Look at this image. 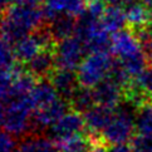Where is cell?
<instances>
[{
  "label": "cell",
  "mask_w": 152,
  "mask_h": 152,
  "mask_svg": "<svg viewBox=\"0 0 152 152\" xmlns=\"http://www.w3.org/2000/svg\"><path fill=\"white\" fill-rule=\"evenodd\" d=\"M94 103L98 106L115 110L123 99H126V88L117 80L108 77L98 86L92 88Z\"/></svg>",
  "instance_id": "6"
},
{
  "label": "cell",
  "mask_w": 152,
  "mask_h": 152,
  "mask_svg": "<svg viewBox=\"0 0 152 152\" xmlns=\"http://www.w3.org/2000/svg\"><path fill=\"white\" fill-rule=\"evenodd\" d=\"M49 80L58 92L59 97H62L67 101L72 98L74 92L79 88L77 72H74V70L56 68V70L49 77Z\"/></svg>",
  "instance_id": "10"
},
{
  "label": "cell",
  "mask_w": 152,
  "mask_h": 152,
  "mask_svg": "<svg viewBox=\"0 0 152 152\" xmlns=\"http://www.w3.org/2000/svg\"><path fill=\"white\" fill-rule=\"evenodd\" d=\"M142 1L147 5L148 8H152V0H142Z\"/></svg>",
  "instance_id": "32"
},
{
  "label": "cell",
  "mask_w": 152,
  "mask_h": 152,
  "mask_svg": "<svg viewBox=\"0 0 152 152\" xmlns=\"http://www.w3.org/2000/svg\"><path fill=\"white\" fill-rule=\"evenodd\" d=\"M54 49V48H53ZM53 49H44L25 64L26 72L35 79H47L56 70V58Z\"/></svg>",
  "instance_id": "11"
},
{
  "label": "cell",
  "mask_w": 152,
  "mask_h": 152,
  "mask_svg": "<svg viewBox=\"0 0 152 152\" xmlns=\"http://www.w3.org/2000/svg\"><path fill=\"white\" fill-rule=\"evenodd\" d=\"M18 148L15 136L7 129H0V152H17Z\"/></svg>",
  "instance_id": "24"
},
{
  "label": "cell",
  "mask_w": 152,
  "mask_h": 152,
  "mask_svg": "<svg viewBox=\"0 0 152 152\" xmlns=\"http://www.w3.org/2000/svg\"><path fill=\"white\" fill-rule=\"evenodd\" d=\"M88 152H108V150L106 148L104 145H102L99 142H93L91 148L88 150Z\"/></svg>",
  "instance_id": "28"
},
{
  "label": "cell",
  "mask_w": 152,
  "mask_h": 152,
  "mask_svg": "<svg viewBox=\"0 0 152 152\" xmlns=\"http://www.w3.org/2000/svg\"><path fill=\"white\" fill-rule=\"evenodd\" d=\"M84 129H86L84 117L77 111H72V112H67L59 121L54 123L48 129V134L56 142V141L70 137V136L83 133Z\"/></svg>",
  "instance_id": "8"
},
{
  "label": "cell",
  "mask_w": 152,
  "mask_h": 152,
  "mask_svg": "<svg viewBox=\"0 0 152 152\" xmlns=\"http://www.w3.org/2000/svg\"><path fill=\"white\" fill-rule=\"evenodd\" d=\"M33 104L29 97L12 98L5 102L3 126L14 136H24L33 127Z\"/></svg>",
  "instance_id": "4"
},
{
  "label": "cell",
  "mask_w": 152,
  "mask_h": 152,
  "mask_svg": "<svg viewBox=\"0 0 152 152\" xmlns=\"http://www.w3.org/2000/svg\"><path fill=\"white\" fill-rule=\"evenodd\" d=\"M18 152H58L56 143L50 137L40 134L25 136L19 145Z\"/></svg>",
  "instance_id": "17"
},
{
  "label": "cell",
  "mask_w": 152,
  "mask_h": 152,
  "mask_svg": "<svg viewBox=\"0 0 152 152\" xmlns=\"http://www.w3.org/2000/svg\"><path fill=\"white\" fill-rule=\"evenodd\" d=\"M8 39L0 35V70L12 72L14 69V63L17 61L14 53V47Z\"/></svg>",
  "instance_id": "22"
},
{
  "label": "cell",
  "mask_w": 152,
  "mask_h": 152,
  "mask_svg": "<svg viewBox=\"0 0 152 152\" xmlns=\"http://www.w3.org/2000/svg\"><path fill=\"white\" fill-rule=\"evenodd\" d=\"M110 7H117V8H124L127 4H129L132 0H103Z\"/></svg>",
  "instance_id": "27"
},
{
  "label": "cell",
  "mask_w": 152,
  "mask_h": 152,
  "mask_svg": "<svg viewBox=\"0 0 152 152\" xmlns=\"http://www.w3.org/2000/svg\"><path fill=\"white\" fill-rule=\"evenodd\" d=\"M148 30L152 33V8H151V13H150V20H148Z\"/></svg>",
  "instance_id": "31"
},
{
  "label": "cell",
  "mask_w": 152,
  "mask_h": 152,
  "mask_svg": "<svg viewBox=\"0 0 152 152\" xmlns=\"http://www.w3.org/2000/svg\"><path fill=\"white\" fill-rule=\"evenodd\" d=\"M68 102H69V106L73 108V111H77L79 113H86L89 108H92L96 104L92 89L86 88V87H82V86H79V88L74 92L72 98Z\"/></svg>",
  "instance_id": "21"
},
{
  "label": "cell",
  "mask_w": 152,
  "mask_h": 152,
  "mask_svg": "<svg viewBox=\"0 0 152 152\" xmlns=\"http://www.w3.org/2000/svg\"><path fill=\"white\" fill-rule=\"evenodd\" d=\"M56 147L58 152H88L93 142L82 133L74 134L70 137L56 141Z\"/></svg>",
  "instance_id": "20"
},
{
  "label": "cell",
  "mask_w": 152,
  "mask_h": 152,
  "mask_svg": "<svg viewBox=\"0 0 152 152\" xmlns=\"http://www.w3.org/2000/svg\"><path fill=\"white\" fill-rule=\"evenodd\" d=\"M115 110L94 104L92 108H89L83 116L84 122H86V129H88L89 133H92L93 136L102 134V132L104 131V128L107 127V124L110 123Z\"/></svg>",
  "instance_id": "13"
},
{
  "label": "cell",
  "mask_w": 152,
  "mask_h": 152,
  "mask_svg": "<svg viewBox=\"0 0 152 152\" xmlns=\"http://www.w3.org/2000/svg\"><path fill=\"white\" fill-rule=\"evenodd\" d=\"M123 10L126 15L127 25L131 28V30L136 31L148 26L151 10L142 0H132L123 8Z\"/></svg>",
  "instance_id": "14"
},
{
  "label": "cell",
  "mask_w": 152,
  "mask_h": 152,
  "mask_svg": "<svg viewBox=\"0 0 152 152\" xmlns=\"http://www.w3.org/2000/svg\"><path fill=\"white\" fill-rule=\"evenodd\" d=\"M57 98H59L58 92L56 91L50 80L47 82V79H40V82L35 84V87L30 93V101H31V104H33L34 111L37 108L49 104V103L56 101Z\"/></svg>",
  "instance_id": "16"
},
{
  "label": "cell",
  "mask_w": 152,
  "mask_h": 152,
  "mask_svg": "<svg viewBox=\"0 0 152 152\" xmlns=\"http://www.w3.org/2000/svg\"><path fill=\"white\" fill-rule=\"evenodd\" d=\"M69 102L59 97L49 104L37 108L33 112V127L37 129H49L68 112Z\"/></svg>",
  "instance_id": "7"
},
{
  "label": "cell",
  "mask_w": 152,
  "mask_h": 152,
  "mask_svg": "<svg viewBox=\"0 0 152 152\" xmlns=\"http://www.w3.org/2000/svg\"><path fill=\"white\" fill-rule=\"evenodd\" d=\"M111 53L112 52H92L87 54L77 69L79 86L92 89L110 77L115 64Z\"/></svg>",
  "instance_id": "2"
},
{
  "label": "cell",
  "mask_w": 152,
  "mask_h": 152,
  "mask_svg": "<svg viewBox=\"0 0 152 152\" xmlns=\"http://www.w3.org/2000/svg\"><path fill=\"white\" fill-rule=\"evenodd\" d=\"M54 58L57 68L75 70L87 56V49L78 37H69L54 44Z\"/></svg>",
  "instance_id": "5"
},
{
  "label": "cell",
  "mask_w": 152,
  "mask_h": 152,
  "mask_svg": "<svg viewBox=\"0 0 152 152\" xmlns=\"http://www.w3.org/2000/svg\"><path fill=\"white\" fill-rule=\"evenodd\" d=\"M10 4H12V0H0V18L7 13Z\"/></svg>",
  "instance_id": "29"
},
{
  "label": "cell",
  "mask_w": 152,
  "mask_h": 152,
  "mask_svg": "<svg viewBox=\"0 0 152 152\" xmlns=\"http://www.w3.org/2000/svg\"><path fill=\"white\" fill-rule=\"evenodd\" d=\"M136 132L140 134H152V101L141 103L134 113Z\"/></svg>",
  "instance_id": "19"
},
{
  "label": "cell",
  "mask_w": 152,
  "mask_h": 152,
  "mask_svg": "<svg viewBox=\"0 0 152 152\" xmlns=\"http://www.w3.org/2000/svg\"><path fill=\"white\" fill-rule=\"evenodd\" d=\"M133 33L137 35V38L140 39L141 44H142V48H143V52L146 54V58H147V62L152 66V33L148 30V28L136 30Z\"/></svg>",
  "instance_id": "23"
},
{
  "label": "cell",
  "mask_w": 152,
  "mask_h": 152,
  "mask_svg": "<svg viewBox=\"0 0 152 152\" xmlns=\"http://www.w3.org/2000/svg\"><path fill=\"white\" fill-rule=\"evenodd\" d=\"M84 1H87V3H93V1H97V0H84Z\"/></svg>",
  "instance_id": "33"
},
{
  "label": "cell",
  "mask_w": 152,
  "mask_h": 152,
  "mask_svg": "<svg viewBox=\"0 0 152 152\" xmlns=\"http://www.w3.org/2000/svg\"><path fill=\"white\" fill-rule=\"evenodd\" d=\"M84 0H44L47 20L62 14L78 18L84 12Z\"/></svg>",
  "instance_id": "15"
},
{
  "label": "cell",
  "mask_w": 152,
  "mask_h": 152,
  "mask_svg": "<svg viewBox=\"0 0 152 152\" xmlns=\"http://www.w3.org/2000/svg\"><path fill=\"white\" fill-rule=\"evenodd\" d=\"M102 24L104 26V29L111 34H115L119 30H123V28L127 25L123 8L110 7V5L106 7L102 15Z\"/></svg>",
  "instance_id": "18"
},
{
  "label": "cell",
  "mask_w": 152,
  "mask_h": 152,
  "mask_svg": "<svg viewBox=\"0 0 152 152\" xmlns=\"http://www.w3.org/2000/svg\"><path fill=\"white\" fill-rule=\"evenodd\" d=\"M4 113H5V101L0 98V126L3 124L4 121Z\"/></svg>",
  "instance_id": "30"
},
{
  "label": "cell",
  "mask_w": 152,
  "mask_h": 152,
  "mask_svg": "<svg viewBox=\"0 0 152 152\" xmlns=\"http://www.w3.org/2000/svg\"><path fill=\"white\" fill-rule=\"evenodd\" d=\"M45 18L43 0H12L9 9L0 18V35L10 43L42 28Z\"/></svg>",
  "instance_id": "1"
},
{
  "label": "cell",
  "mask_w": 152,
  "mask_h": 152,
  "mask_svg": "<svg viewBox=\"0 0 152 152\" xmlns=\"http://www.w3.org/2000/svg\"><path fill=\"white\" fill-rule=\"evenodd\" d=\"M142 50V44L132 30L123 29L112 34V53L117 59H126Z\"/></svg>",
  "instance_id": "9"
},
{
  "label": "cell",
  "mask_w": 152,
  "mask_h": 152,
  "mask_svg": "<svg viewBox=\"0 0 152 152\" xmlns=\"http://www.w3.org/2000/svg\"><path fill=\"white\" fill-rule=\"evenodd\" d=\"M108 152H133L132 146L126 143H117V145H112V147L108 150Z\"/></svg>",
  "instance_id": "26"
},
{
  "label": "cell",
  "mask_w": 152,
  "mask_h": 152,
  "mask_svg": "<svg viewBox=\"0 0 152 152\" xmlns=\"http://www.w3.org/2000/svg\"><path fill=\"white\" fill-rule=\"evenodd\" d=\"M48 25L45 26L49 31L54 42H61L63 39H67L69 37H73L75 34V28H77V20L75 17L68 14L56 15L50 19H48Z\"/></svg>",
  "instance_id": "12"
},
{
  "label": "cell",
  "mask_w": 152,
  "mask_h": 152,
  "mask_svg": "<svg viewBox=\"0 0 152 152\" xmlns=\"http://www.w3.org/2000/svg\"><path fill=\"white\" fill-rule=\"evenodd\" d=\"M131 102L128 104H119L115 111L110 123L107 124L104 131L102 132V138L110 145L126 143L132 138L136 131L134 113L136 108Z\"/></svg>",
  "instance_id": "3"
},
{
  "label": "cell",
  "mask_w": 152,
  "mask_h": 152,
  "mask_svg": "<svg viewBox=\"0 0 152 152\" xmlns=\"http://www.w3.org/2000/svg\"><path fill=\"white\" fill-rule=\"evenodd\" d=\"M133 152H152V134H140L137 133L132 140Z\"/></svg>",
  "instance_id": "25"
}]
</instances>
